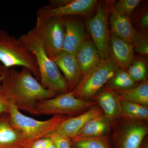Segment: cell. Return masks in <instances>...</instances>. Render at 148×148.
<instances>
[{"mask_svg": "<svg viewBox=\"0 0 148 148\" xmlns=\"http://www.w3.org/2000/svg\"><path fill=\"white\" fill-rule=\"evenodd\" d=\"M103 114L100 107L95 105L83 113L66 119L60 124L56 131L73 139L89 120Z\"/></svg>", "mask_w": 148, "mask_h": 148, "instance_id": "e0dca14e", "label": "cell"}, {"mask_svg": "<svg viewBox=\"0 0 148 148\" xmlns=\"http://www.w3.org/2000/svg\"><path fill=\"white\" fill-rule=\"evenodd\" d=\"M127 71L119 69L108 83L107 86L112 90H126L138 85Z\"/></svg>", "mask_w": 148, "mask_h": 148, "instance_id": "7402d4cb", "label": "cell"}, {"mask_svg": "<svg viewBox=\"0 0 148 148\" xmlns=\"http://www.w3.org/2000/svg\"><path fill=\"white\" fill-rule=\"evenodd\" d=\"M95 101H86L76 98L71 91L38 102L32 114L34 115H66L77 116L97 105Z\"/></svg>", "mask_w": 148, "mask_h": 148, "instance_id": "8992f818", "label": "cell"}, {"mask_svg": "<svg viewBox=\"0 0 148 148\" xmlns=\"http://www.w3.org/2000/svg\"><path fill=\"white\" fill-rule=\"evenodd\" d=\"M76 16L62 17L65 28L63 50L75 54L80 45L90 38L86 32L82 22Z\"/></svg>", "mask_w": 148, "mask_h": 148, "instance_id": "8fae6325", "label": "cell"}, {"mask_svg": "<svg viewBox=\"0 0 148 148\" xmlns=\"http://www.w3.org/2000/svg\"><path fill=\"white\" fill-rule=\"evenodd\" d=\"M71 140V148H111L107 136L75 138Z\"/></svg>", "mask_w": 148, "mask_h": 148, "instance_id": "603a6c76", "label": "cell"}, {"mask_svg": "<svg viewBox=\"0 0 148 148\" xmlns=\"http://www.w3.org/2000/svg\"><path fill=\"white\" fill-rule=\"evenodd\" d=\"M138 24L142 29V31H147L148 29V11H146L142 14L139 18Z\"/></svg>", "mask_w": 148, "mask_h": 148, "instance_id": "f546056e", "label": "cell"}, {"mask_svg": "<svg viewBox=\"0 0 148 148\" xmlns=\"http://www.w3.org/2000/svg\"><path fill=\"white\" fill-rule=\"evenodd\" d=\"M6 68H5V67L1 64V63L0 62V79H1L2 76Z\"/></svg>", "mask_w": 148, "mask_h": 148, "instance_id": "4dcf8cb0", "label": "cell"}, {"mask_svg": "<svg viewBox=\"0 0 148 148\" xmlns=\"http://www.w3.org/2000/svg\"><path fill=\"white\" fill-rule=\"evenodd\" d=\"M108 1L99 2L94 16L86 21V27L98 50L101 60L110 58Z\"/></svg>", "mask_w": 148, "mask_h": 148, "instance_id": "ba28073f", "label": "cell"}, {"mask_svg": "<svg viewBox=\"0 0 148 148\" xmlns=\"http://www.w3.org/2000/svg\"><path fill=\"white\" fill-rule=\"evenodd\" d=\"M51 142L49 137H44L34 141L29 148H46Z\"/></svg>", "mask_w": 148, "mask_h": 148, "instance_id": "f1b7e54d", "label": "cell"}, {"mask_svg": "<svg viewBox=\"0 0 148 148\" xmlns=\"http://www.w3.org/2000/svg\"><path fill=\"white\" fill-rule=\"evenodd\" d=\"M119 69L110 57L101 60L98 65L82 78L75 88L71 91L72 93L79 99L92 101Z\"/></svg>", "mask_w": 148, "mask_h": 148, "instance_id": "5b68a950", "label": "cell"}, {"mask_svg": "<svg viewBox=\"0 0 148 148\" xmlns=\"http://www.w3.org/2000/svg\"><path fill=\"white\" fill-rule=\"evenodd\" d=\"M96 0H70L68 3L58 8L45 5L40 8L37 16L51 17L66 16H90L97 7Z\"/></svg>", "mask_w": 148, "mask_h": 148, "instance_id": "9c48e42d", "label": "cell"}, {"mask_svg": "<svg viewBox=\"0 0 148 148\" xmlns=\"http://www.w3.org/2000/svg\"><path fill=\"white\" fill-rule=\"evenodd\" d=\"M140 148H148V145L147 143H145L144 145H142Z\"/></svg>", "mask_w": 148, "mask_h": 148, "instance_id": "d6a6232c", "label": "cell"}, {"mask_svg": "<svg viewBox=\"0 0 148 148\" xmlns=\"http://www.w3.org/2000/svg\"><path fill=\"white\" fill-rule=\"evenodd\" d=\"M127 71L136 82H143L147 79V67L146 62L143 59H134Z\"/></svg>", "mask_w": 148, "mask_h": 148, "instance_id": "cb8c5ba5", "label": "cell"}, {"mask_svg": "<svg viewBox=\"0 0 148 148\" xmlns=\"http://www.w3.org/2000/svg\"><path fill=\"white\" fill-rule=\"evenodd\" d=\"M108 2L111 32L125 41L132 44L133 38L137 30L132 26L130 17L116 10L113 5V1H110Z\"/></svg>", "mask_w": 148, "mask_h": 148, "instance_id": "2e32d148", "label": "cell"}, {"mask_svg": "<svg viewBox=\"0 0 148 148\" xmlns=\"http://www.w3.org/2000/svg\"><path fill=\"white\" fill-rule=\"evenodd\" d=\"M52 60L64 74L69 91L74 90L82 78L81 74L75 55L62 50Z\"/></svg>", "mask_w": 148, "mask_h": 148, "instance_id": "4fadbf2b", "label": "cell"}, {"mask_svg": "<svg viewBox=\"0 0 148 148\" xmlns=\"http://www.w3.org/2000/svg\"><path fill=\"white\" fill-rule=\"evenodd\" d=\"M140 2V0H119L113 2V5L116 10L130 17Z\"/></svg>", "mask_w": 148, "mask_h": 148, "instance_id": "484cf974", "label": "cell"}, {"mask_svg": "<svg viewBox=\"0 0 148 148\" xmlns=\"http://www.w3.org/2000/svg\"><path fill=\"white\" fill-rule=\"evenodd\" d=\"M11 103L10 99L0 84V114L8 113L9 107Z\"/></svg>", "mask_w": 148, "mask_h": 148, "instance_id": "83f0119b", "label": "cell"}, {"mask_svg": "<svg viewBox=\"0 0 148 148\" xmlns=\"http://www.w3.org/2000/svg\"><path fill=\"white\" fill-rule=\"evenodd\" d=\"M8 114L12 125L32 143L56 131L61 123L68 118L64 115H56L47 120H37L21 113L12 102Z\"/></svg>", "mask_w": 148, "mask_h": 148, "instance_id": "277c9868", "label": "cell"}, {"mask_svg": "<svg viewBox=\"0 0 148 148\" xmlns=\"http://www.w3.org/2000/svg\"><path fill=\"white\" fill-rule=\"evenodd\" d=\"M34 29L48 56L52 60L63 50L65 34L63 17L37 16Z\"/></svg>", "mask_w": 148, "mask_h": 148, "instance_id": "52a82bcc", "label": "cell"}, {"mask_svg": "<svg viewBox=\"0 0 148 148\" xmlns=\"http://www.w3.org/2000/svg\"><path fill=\"white\" fill-rule=\"evenodd\" d=\"M132 44L125 41L111 32L110 34V57L120 69L127 71L134 60Z\"/></svg>", "mask_w": 148, "mask_h": 148, "instance_id": "9a60e30c", "label": "cell"}, {"mask_svg": "<svg viewBox=\"0 0 148 148\" xmlns=\"http://www.w3.org/2000/svg\"><path fill=\"white\" fill-rule=\"evenodd\" d=\"M46 137H49L52 140L56 148H71V139L56 131Z\"/></svg>", "mask_w": 148, "mask_h": 148, "instance_id": "4316f807", "label": "cell"}, {"mask_svg": "<svg viewBox=\"0 0 148 148\" xmlns=\"http://www.w3.org/2000/svg\"><path fill=\"white\" fill-rule=\"evenodd\" d=\"M46 148H56V146L55 144H54V143H53V142L52 140L51 143Z\"/></svg>", "mask_w": 148, "mask_h": 148, "instance_id": "1f68e13d", "label": "cell"}, {"mask_svg": "<svg viewBox=\"0 0 148 148\" xmlns=\"http://www.w3.org/2000/svg\"><path fill=\"white\" fill-rule=\"evenodd\" d=\"M19 39L35 56L42 85L58 95L70 92L66 79L55 62L48 56L34 29L21 35Z\"/></svg>", "mask_w": 148, "mask_h": 148, "instance_id": "7a4b0ae2", "label": "cell"}, {"mask_svg": "<svg viewBox=\"0 0 148 148\" xmlns=\"http://www.w3.org/2000/svg\"><path fill=\"white\" fill-rule=\"evenodd\" d=\"M82 78L101 61L92 39H87L80 45L75 53Z\"/></svg>", "mask_w": 148, "mask_h": 148, "instance_id": "ac0fdd59", "label": "cell"}, {"mask_svg": "<svg viewBox=\"0 0 148 148\" xmlns=\"http://www.w3.org/2000/svg\"><path fill=\"white\" fill-rule=\"evenodd\" d=\"M132 45L134 51L140 54L147 55L148 37L147 31H136L133 38Z\"/></svg>", "mask_w": 148, "mask_h": 148, "instance_id": "d4e9b609", "label": "cell"}, {"mask_svg": "<svg viewBox=\"0 0 148 148\" xmlns=\"http://www.w3.org/2000/svg\"><path fill=\"white\" fill-rule=\"evenodd\" d=\"M32 143L12 125L8 113L0 114V148H29Z\"/></svg>", "mask_w": 148, "mask_h": 148, "instance_id": "7c38bea8", "label": "cell"}, {"mask_svg": "<svg viewBox=\"0 0 148 148\" xmlns=\"http://www.w3.org/2000/svg\"><path fill=\"white\" fill-rule=\"evenodd\" d=\"M92 100L97 102L103 114L111 123L121 118V99L114 90L110 89L107 86Z\"/></svg>", "mask_w": 148, "mask_h": 148, "instance_id": "5bb4252c", "label": "cell"}, {"mask_svg": "<svg viewBox=\"0 0 148 148\" xmlns=\"http://www.w3.org/2000/svg\"><path fill=\"white\" fill-rule=\"evenodd\" d=\"M0 84L19 111L32 114L38 102L58 95L44 87L25 67L19 71L6 68L0 79Z\"/></svg>", "mask_w": 148, "mask_h": 148, "instance_id": "6da1fadb", "label": "cell"}, {"mask_svg": "<svg viewBox=\"0 0 148 148\" xmlns=\"http://www.w3.org/2000/svg\"><path fill=\"white\" fill-rule=\"evenodd\" d=\"M121 118L128 120L147 121L148 107L123 101L121 99Z\"/></svg>", "mask_w": 148, "mask_h": 148, "instance_id": "44dd1931", "label": "cell"}, {"mask_svg": "<svg viewBox=\"0 0 148 148\" xmlns=\"http://www.w3.org/2000/svg\"><path fill=\"white\" fill-rule=\"evenodd\" d=\"M111 123L103 114L89 120L75 138H89L107 136Z\"/></svg>", "mask_w": 148, "mask_h": 148, "instance_id": "d6986e66", "label": "cell"}, {"mask_svg": "<svg viewBox=\"0 0 148 148\" xmlns=\"http://www.w3.org/2000/svg\"><path fill=\"white\" fill-rule=\"evenodd\" d=\"M121 100L139 104L145 107L148 106L147 80L142 82L135 87L126 90H114Z\"/></svg>", "mask_w": 148, "mask_h": 148, "instance_id": "ffe728a7", "label": "cell"}, {"mask_svg": "<svg viewBox=\"0 0 148 148\" xmlns=\"http://www.w3.org/2000/svg\"><path fill=\"white\" fill-rule=\"evenodd\" d=\"M0 62L5 68L21 66L29 69L38 81L40 73L34 53L16 38L0 29Z\"/></svg>", "mask_w": 148, "mask_h": 148, "instance_id": "3957f363", "label": "cell"}, {"mask_svg": "<svg viewBox=\"0 0 148 148\" xmlns=\"http://www.w3.org/2000/svg\"><path fill=\"white\" fill-rule=\"evenodd\" d=\"M124 121L118 135L117 148H140L147 134V125L144 121Z\"/></svg>", "mask_w": 148, "mask_h": 148, "instance_id": "30bf717a", "label": "cell"}]
</instances>
